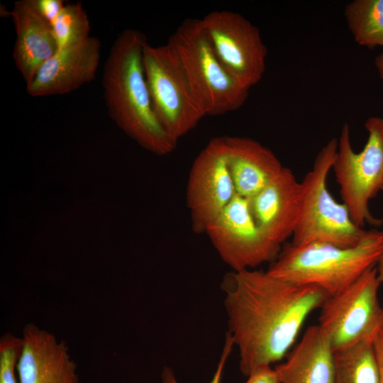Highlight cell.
<instances>
[{"instance_id": "1", "label": "cell", "mask_w": 383, "mask_h": 383, "mask_svg": "<svg viewBox=\"0 0 383 383\" xmlns=\"http://www.w3.org/2000/svg\"><path fill=\"white\" fill-rule=\"evenodd\" d=\"M221 289L228 333L247 377L285 357L308 316L328 296L317 287L294 284L255 269L227 273Z\"/></svg>"}, {"instance_id": "2", "label": "cell", "mask_w": 383, "mask_h": 383, "mask_svg": "<svg viewBox=\"0 0 383 383\" xmlns=\"http://www.w3.org/2000/svg\"><path fill=\"white\" fill-rule=\"evenodd\" d=\"M146 36L135 29L121 31L104 65L102 87L108 113L118 126L147 150L157 155L173 152L174 140L152 106L143 67Z\"/></svg>"}, {"instance_id": "3", "label": "cell", "mask_w": 383, "mask_h": 383, "mask_svg": "<svg viewBox=\"0 0 383 383\" xmlns=\"http://www.w3.org/2000/svg\"><path fill=\"white\" fill-rule=\"evenodd\" d=\"M383 253V231L371 230L355 246L328 243L294 245L287 243L266 270L297 285L315 286L335 295L374 267Z\"/></svg>"}, {"instance_id": "4", "label": "cell", "mask_w": 383, "mask_h": 383, "mask_svg": "<svg viewBox=\"0 0 383 383\" xmlns=\"http://www.w3.org/2000/svg\"><path fill=\"white\" fill-rule=\"evenodd\" d=\"M187 79L204 116H218L240 109L248 89L223 67L199 18L184 20L170 36Z\"/></svg>"}, {"instance_id": "5", "label": "cell", "mask_w": 383, "mask_h": 383, "mask_svg": "<svg viewBox=\"0 0 383 383\" xmlns=\"http://www.w3.org/2000/svg\"><path fill=\"white\" fill-rule=\"evenodd\" d=\"M337 148L338 139L332 138L318 152L312 170L301 182L303 201L291 242L294 245L328 243L352 247L367 233L353 221L347 206L336 201L327 189L326 180Z\"/></svg>"}, {"instance_id": "6", "label": "cell", "mask_w": 383, "mask_h": 383, "mask_svg": "<svg viewBox=\"0 0 383 383\" xmlns=\"http://www.w3.org/2000/svg\"><path fill=\"white\" fill-rule=\"evenodd\" d=\"M365 127L368 133L367 142L360 152H355L349 126L344 123L331 167L343 203L353 221L360 228L366 223H382L381 219L371 214L369 202L383 190V118L369 117Z\"/></svg>"}, {"instance_id": "7", "label": "cell", "mask_w": 383, "mask_h": 383, "mask_svg": "<svg viewBox=\"0 0 383 383\" xmlns=\"http://www.w3.org/2000/svg\"><path fill=\"white\" fill-rule=\"evenodd\" d=\"M145 76L155 113L176 142L204 117L193 94L178 57L167 42L143 50Z\"/></svg>"}, {"instance_id": "8", "label": "cell", "mask_w": 383, "mask_h": 383, "mask_svg": "<svg viewBox=\"0 0 383 383\" xmlns=\"http://www.w3.org/2000/svg\"><path fill=\"white\" fill-rule=\"evenodd\" d=\"M380 284L374 266L323 303L318 326L333 351L374 338L383 328V307L378 299Z\"/></svg>"}, {"instance_id": "9", "label": "cell", "mask_w": 383, "mask_h": 383, "mask_svg": "<svg viewBox=\"0 0 383 383\" xmlns=\"http://www.w3.org/2000/svg\"><path fill=\"white\" fill-rule=\"evenodd\" d=\"M201 20L228 73L248 89L259 83L267 55L259 29L241 14L230 11H214Z\"/></svg>"}, {"instance_id": "10", "label": "cell", "mask_w": 383, "mask_h": 383, "mask_svg": "<svg viewBox=\"0 0 383 383\" xmlns=\"http://www.w3.org/2000/svg\"><path fill=\"white\" fill-rule=\"evenodd\" d=\"M205 233L223 261L233 271L271 263L282 248L257 225L248 199L237 194Z\"/></svg>"}, {"instance_id": "11", "label": "cell", "mask_w": 383, "mask_h": 383, "mask_svg": "<svg viewBox=\"0 0 383 383\" xmlns=\"http://www.w3.org/2000/svg\"><path fill=\"white\" fill-rule=\"evenodd\" d=\"M235 194L223 137L215 138L197 155L189 175L187 204L194 232L205 233Z\"/></svg>"}, {"instance_id": "12", "label": "cell", "mask_w": 383, "mask_h": 383, "mask_svg": "<svg viewBox=\"0 0 383 383\" xmlns=\"http://www.w3.org/2000/svg\"><path fill=\"white\" fill-rule=\"evenodd\" d=\"M101 43L95 36L74 46L58 49L26 84L33 97L63 95L93 81L101 60Z\"/></svg>"}, {"instance_id": "13", "label": "cell", "mask_w": 383, "mask_h": 383, "mask_svg": "<svg viewBox=\"0 0 383 383\" xmlns=\"http://www.w3.org/2000/svg\"><path fill=\"white\" fill-rule=\"evenodd\" d=\"M248 201L257 225L270 239L283 246L293 235L300 218L301 182L289 168L284 167L274 179Z\"/></svg>"}, {"instance_id": "14", "label": "cell", "mask_w": 383, "mask_h": 383, "mask_svg": "<svg viewBox=\"0 0 383 383\" xmlns=\"http://www.w3.org/2000/svg\"><path fill=\"white\" fill-rule=\"evenodd\" d=\"M17 364L19 383H79L77 366L66 343L48 331L28 323Z\"/></svg>"}, {"instance_id": "15", "label": "cell", "mask_w": 383, "mask_h": 383, "mask_svg": "<svg viewBox=\"0 0 383 383\" xmlns=\"http://www.w3.org/2000/svg\"><path fill=\"white\" fill-rule=\"evenodd\" d=\"M16 41L13 60L26 84L58 50L52 26L37 11L33 0H19L10 12Z\"/></svg>"}, {"instance_id": "16", "label": "cell", "mask_w": 383, "mask_h": 383, "mask_svg": "<svg viewBox=\"0 0 383 383\" xmlns=\"http://www.w3.org/2000/svg\"><path fill=\"white\" fill-rule=\"evenodd\" d=\"M228 170L238 195L249 199L282 170L277 157L255 140L223 137Z\"/></svg>"}, {"instance_id": "17", "label": "cell", "mask_w": 383, "mask_h": 383, "mask_svg": "<svg viewBox=\"0 0 383 383\" xmlns=\"http://www.w3.org/2000/svg\"><path fill=\"white\" fill-rule=\"evenodd\" d=\"M285 357L274 367L280 383H335L333 350L318 325L309 326Z\"/></svg>"}, {"instance_id": "18", "label": "cell", "mask_w": 383, "mask_h": 383, "mask_svg": "<svg viewBox=\"0 0 383 383\" xmlns=\"http://www.w3.org/2000/svg\"><path fill=\"white\" fill-rule=\"evenodd\" d=\"M374 338L333 351L335 383H379Z\"/></svg>"}, {"instance_id": "19", "label": "cell", "mask_w": 383, "mask_h": 383, "mask_svg": "<svg viewBox=\"0 0 383 383\" xmlns=\"http://www.w3.org/2000/svg\"><path fill=\"white\" fill-rule=\"evenodd\" d=\"M344 15L357 44L383 47V0H354L345 6Z\"/></svg>"}, {"instance_id": "20", "label": "cell", "mask_w": 383, "mask_h": 383, "mask_svg": "<svg viewBox=\"0 0 383 383\" xmlns=\"http://www.w3.org/2000/svg\"><path fill=\"white\" fill-rule=\"evenodd\" d=\"M59 49L79 45L90 35V22L80 2L66 4L51 25Z\"/></svg>"}, {"instance_id": "21", "label": "cell", "mask_w": 383, "mask_h": 383, "mask_svg": "<svg viewBox=\"0 0 383 383\" xmlns=\"http://www.w3.org/2000/svg\"><path fill=\"white\" fill-rule=\"evenodd\" d=\"M23 350V338L11 333L0 340V383H19L15 369Z\"/></svg>"}, {"instance_id": "22", "label": "cell", "mask_w": 383, "mask_h": 383, "mask_svg": "<svg viewBox=\"0 0 383 383\" xmlns=\"http://www.w3.org/2000/svg\"><path fill=\"white\" fill-rule=\"evenodd\" d=\"M234 345L233 340L231 335L227 332L226 335L225 343L223 348L222 353L220 356L216 372L209 383H221L223 371L227 361V359L232 351ZM160 383H179L172 371L170 367H164L161 374Z\"/></svg>"}, {"instance_id": "23", "label": "cell", "mask_w": 383, "mask_h": 383, "mask_svg": "<svg viewBox=\"0 0 383 383\" xmlns=\"http://www.w3.org/2000/svg\"><path fill=\"white\" fill-rule=\"evenodd\" d=\"M33 2L39 14L50 25L66 4L62 0H33Z\"/></svg>"}, {"instance_id": "24", "label": "cell", "mask_w": 383, "mask_h": 383, "mask_svg": "<svg viewBox=\"0 0 383 383\" xmlns=\"http://www.w3.org/2000/svg\"><path fill=\"white\" fill-rule=\"evenodd\" d=\"M245 383H280L275 369L271 366L260 367L248 376Z\"/></svg>"}, {"instance_id": "25", "label": "cell", "mask_w": 383, "mask_h": 383, "mask_svg": "<svg viewBox=\"0 0 383 383\" xmlns=\"http://www.w3.org/2000/svg\"><path fill=\"white\" fill-rule=\"evenodd\" d=\"M373 343L379 368V383H383V328L375 335Z\"/></svg>"}, {"instance_id": "26", "label": "cell", "mask_w": 383, "mask_h": 383, "mask_svg": "<svg viewBox=\"0 0 383 383\" xmlns=\"http://www.w3.org/2000/svg\"><path fill=\"white\" fill-rule=\"evenodd\" d=\"M374 63L379 76L383 81V51L376 57Z\"/></svg>"}, {"instance_id": "27", "label": "cell", "mask_w": 383, "mask_h": 383, "mask_svg": "<svg viewBox=\"0 0 383 383\" xmlns=\"http://www.w3.org/2000/svg\"><path fill=\"white\" fill-rule=\"evenodd\" d=\"M377 276L381 284H383V253L377 262Z\"/></svg>"}]
</instances>
